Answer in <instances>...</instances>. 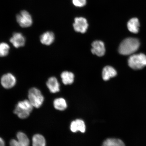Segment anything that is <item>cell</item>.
I'll return each mask as SVG.
<instances>
[{
  "label": "cell",
  "mask_w": 146,
  "mask_h": 146,
  "mask_svg": "<svg viewBox=\"0 0 146 146\" xmlns=\"http://www.w3.org/2000/svg\"><path fill=\"white\" fill-rule=\"evenodd\" d=\"M140 46L139 41L136 38H127L120 44L118 51L124 55H128L134 53L138 50Z\"/></svg>",
  "instance_id": "6da1fadb"
},
{
  "label": "cell",
  "mask_w": 146,
  "mask_h": 146,
  "mask_svg": "<svg viewBox=\"0 0 146 146\" xmlns=\"http://www.w3.org/2000/svg\"><path fill=\"white\" fill-rule=\"evenodd\" d=\"M33 107L29 100H25L18 102L14 112L20 118H26L30 115Z\"/></svg>",
  "instance_id": "7a4b0ae2"
},
{
  "label": "cell",
  "mask_w": 146,
  "mask_h": 146,
  "mask_svg": "<svg viewBox=\"0 0 146 146\" xmlns=\"http://www.w3.org/2000/svg\"><path fill=\"white\" fill-rule=\"evenodd\" d=\"M128 64L131 68L138 70L146 66V56L144 54H133L129 58Z\"/></svg>",
  "instance_id": "3957f363"
},
{
  "label": "cell",
  "mask_w": 146,
  "mask_h": 146,
  "mask_svg": "<svg viewBox=\"0 0 146 146\" xmlns=\"http://www.w3.org/2000/svg\"><path fill=\"white\" fill-rule=\"evenodd\" d=\"M28 98L33 106L36 108L41 106L44 100V98L41 91L36 88H32L29 90Z\"/></svg>",
  "instance_id": "277c9868"
},
{
  "label": "cell",
  "mask_w": 146,
  "mask_h": 146,
  "mask_svg": "<svg viewBox=\"0 0 146 146\" xmlns=\"http://www.w3.org/2000/svg\"><path fill=\"white\" fill-rule=\"evenodd\" d=\"M16 20L20 26L24 28L31 26L33 20L31 16L26 11H23L16 16Z\"/></svg>",
  "instance_id": "5b68a950"
},
{
  "label": "cell",
  "mask_w": 146,
  "mask_h": 146,
  "mask_svg": "<svg viewBox=\"0 0 146 146\" xmlns=\"http://www.w3.org/2000/svg\"><path fill=\"white\" fill-rule=\"evenodd\" d=\"M16 83V80L15 76L10 73L3 75L1 78V84L5 89L12 88L15 85Z\"/></svg>",
  "instance_id": "8992f818"
},
{
  "label": "cell",
  "mask_w": 146,
  "mask_h": 146,
  "mask_svg": "<svg viewBox=\"0 0 146 146\" xmlns=\"http://www.w3.org/2000/svg\"><path fill=\"white\" fill-rule=\"evenodd\" d=\"M76 32L84 33L86 32L88 25L86 19L83 17H77L74 19L73 24Z\"/></svg>",
  "instance_id": "52a82bcc"
},
{
  "label": "cell",
  "mask_w": 146,
  "mask_h": 146,
  "mask_svg": "<svg viewBox=\"0 0 146 146\" xmlns=\"http://www.w3.org/2000/svg\"><path fill=\"white\" fill-rule=\"evenodd\" d=\"M91 52L98 56H102L105 54V48L104 44L101 41H96L92 44Z\"/></svg>",
  "instance_id": "ba28073f"
},
{
  "label": "cell",
  "mask_w": 146,
  "mask_h": 146,
  "mask_svg": "<svg viewBox=\"0 0 146 146\" xmlns=\"http://www.w3.org/2000/svg\"><path fill=\"white\" fill-rule=\"evenodd\" d=\"M10 42L15 48H19L24 46L25 38L23 35L19 33H14L10 40Z\"/></svg>",
  "instance_id": "9c48e42d"
},
{
  "label": "cell",
  "mask_w": 146,
  "mask_h": 146,
  "mask_svg": "<svg viewBox=\"0 0 146 146\" xmlns=\"http://www.w3.org/2000/svg\"><path fill=\"white\" fill-rule=\"evenodd\" d=\"M70 128L71 131L73 132H76L78 131H80L82 133H84L86 131L84 122L81 119H76L71 123Z\"/></svg>",
  "instance_id": "30bf717a"
},
{
  "label": "cell",
  "mask_w": 146,
  "mask_h": 146,
  "mask_svg": "<svg viewBox=\"0 0 146 146\" xmlns=\"http://www.w3.org/2000/svg\"><path fill=\"white\" fill-rule=\"evenodd\" d=\"M46 85L51 93H55L60 91L59 83L56 78H49L46 82Z\"/></svg>",
  "instance_id": "8fae6325"
},
{
  "label": "cell",
  "mask_w": 146,
  "mask_h": 146,
  "mask_svg": "<svg viewBox=\"0 0 146 146\" xmlns=\"http://www.w3.org/2000/svg\"><path fill=\"white\" fill-rule=\"evenodd\" d=\"M54 40V34L52 32H46L42 35L40 37V41L42 44L49 45L53 42Z\"/></svg>",
  "instance_id": "7c38bea8"
},
{
  "label": "cell",
  "mask_w": 146,
  "mask_h": 146,
  "mask_svg": "<svg viewBox=\"0 0 146 146\" xmlns=\"http://www.w3.org/2000/svg\"><path fill=\"white\" fill-rule=\"evenodd\" d=\"M117 72L112 67L107 66L104 68L102 72V76L104 80L108 81L111 78L115 77L116 76Z\"/></svg>",
  "instance_id": "4fadbf2b"
},
{
  "label": "cell",
  "mask_w": 146,
  "mask_h": 146,
  "mask_svg": "<svg viewBox=\"0 0 146 146\" xmlns=\"http://www.w3.org/2000/svg\"><path fill=\"white\" fill-rule=\"evenodd\" d=\"M128 29L133 33H137L139 31L140 23L138 18H133L129 20L127 23Z\"/></svg>",
  "instance_id": "5bb4252c"
},
{
  "label": "cell",
  "mask_w": 146,
  "mask_h": 146,
  "mask_svg": "<svg viewBox=\"0 0 146 146\" xmlns=\"http://www.w3.org/2000/svg\"><path fill=\"white\" fill-rule=\"evenodd\" d=\"M61 76L64 84H71L74 82V75L72 72L65 71L62 73Z\"/></svg>",
  "instance_id": "9a60e30c"
},
{
  "label": "cell",
  "mask_w": 146,
  "mask_h": 146,
  "mask_svg": "<svg viewBox=\"0 0 146 146\" xmlns=\"http://www.w3.org/2000/svg\"><path fill=\"white\" fill-rule=\"evenodd\" d=\"M46 142L45 139L40 134L35 135L32 138L33 146H46Z\"/></svg>",
  "instance_id": "2e32d148"
},
{
  "label": "cell",
  "mask_w": 146,
  "mask_h": 146,
  "mask_svg": "<svg viewBox=\"0 0 146 146\" xmlns=\"http://www.w3.org/2000/svg\"><path fill=\"white\" fill-rule=\"evenodd\" d=\"M102 146H125L121 140L118 139L109 138L104 142Z\"/></svg>",
  "instance_id": "e0dca14e"
},
{
  "label": "cell",
  "mask_w": 146,
  "mask_h": 146,
  "mask_svg": "<svg viewBox=\"0 0 146 146\" xmlns=\"http://www.w3.org/2000/svg\"><path fill=\"white\" fill-rule=\"evenodd\" d=\"M54 108L60 111H63L67 108V104L66 100L63 98H56L54 100Z\"/></svg>",
  "instance_id": "ac0fdd59"
},
{
  "label": "cell",
  "mask_w": 146,
  "mask_h": 146,
  "mask_svg": "<svg viewBox=\"0 0 146 146\" xmlns=\"http://www.w3.org/2000/svg\"><path fill=\"white\" fill-rule=\"evenodd\" d=\"M17 140L24 146H29L30 140L26 134L22 132H19L17 134Z\"/></svg>",
  "instance_id": "d6986e66"
},
{
  "label": "cell",
  "mask_w": 146,
  "mask_h": 146,
  "mask_svg": "<svg viewBox=\"0 0 146 146\" xmlns=\"http://www.w3.org/2000/svg\"><path fill=\"white\" fill-rule=\"evenodd\" d=\"M10 47L7 43L3 42L0 43V56L4 57L9 54Z\"/></svg>",
  "instance_id": "ffe728a7"
},
{
  "label": "cell",
  "mask_w": 146,
  "mask_h": 146,
  "mask_svg": "<svg viewBox=\"0 0 146 146\" xmlns=\"http://www.w3.org/2000/svg\"><path fill=\"white\" fill-rule=\"evenodd\" d=\"M72 3L75 6L81 7L86 4V0H72Z\"/></svg>",
  "instance_id": "44dd1931"
},
{
  "label": "cell",
  "mask_w": 146,
  "mask_h": 146,
  "mask_svg": "<svg viewBox=\"0 0 146 146\" xmlns=\"http://www.w3.org/2000/svg\"><path fill=\"white\" fill-rule=\"evenodd\" d=\"M10 146H24L17 140L12 139L10 143Z\"/></svg>",
  "instance_id": "7402d4cb"
},
{
  "label": "cell",
  "mask_w": 146,
  "mask_h": 146,
  "mask_svg": "<svg viewBox=\"0 0 146 146\" xmlns=\"http://www.w3.org/2000/svg\"><path fill=\"white\" fill-rule=\"evenodd\" d=\"M0 146H5L4 140L1 137H0Z\"/></svg>",
  "instance_id": "603a6c76"
}]
</instances>
